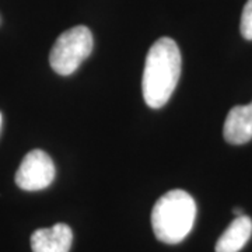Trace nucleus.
Here are the masks:
<instances>
[{
    "label": "nucleus",
    "mask_w": 252,
    "mask_h": 252,
    "mask_svg": "<svg viewBox=\"0 0 252 252\" xmlns=\"http://www.w3.org/2000/svg\"><path fill=\"white\" fill-rule=\"evenodd\" d=\"M55 180V164L42 150H31L26 154L16 172L18 188L35 192L48 188Z\"/></svg>",
    "instance_id": "nucleus-4"
},
{
    "label": "nucleus",
    "mask_w": 252,
    "mask_h": 252,
    "mask_svg": "<svg viewBox=\"0 0 252 252\" xmlns=\"http://www.w3.org/2000/svg\"><path fill=\"white\" fill-rule=\"evenodd\" d=\"M72 243V228L64 223H58L49 228H39L31 235L32 252H69Z\"/></svg>",
    "instance_id": "nucleus-5"
},
{
    "label": "nucleus",
    "mask_w": 252,
    "mask_h": 252,
    "mask_svg": "<svg viewBox=\"0 0 252 252\" xmlns=\"http://www.w3.org/2000/svg\"><path fill=\"white\" fill-rule=\"evenodd\" d=\"M181 52L177 42L162 36L154 42L146 56L142 91L150 108H161L171 98L181 76Z\"/></svg>",
    "instance_id": "nucleus-1"
},
{
    "label": "nucleus",
    "mask_w": 252,
    "mask_h": 252,
    "mask_svg": "<svg viewBox=\"0 0 252 252\" xmlns=\"http://www.w3.org/2000/svg\"><path fill=\"white\" fill-rule=\"evenodd\" d=\"M196 219V203L188 192L174 189L156 202L152 212L154 235L165 244H178L190 233Z\"/></svg>",
    "instance_id": "nucleus-2"
},
{
    "label": "nucleus",
    "mask_w": 252,
    "mask_h": 252,
    "mask_svg": "<svg viewBox=\"0 0 252 252\" xmlns=\"http://www.w3.org/2000/svg\"><path fill=\"white\" fill-rule=\"evenodd\" d=\"M93 45V34L86 26H76L64 31L51 49V67L61 76H70L90 56Z\"/></svg>",
    "instance_id": "nucleus-3"
},
{
    "label": "nucleus",
    "mask_w": 252,
    "mask_h": 252,
    "mask_svg": "<svg viewBox=\"0 0 252 252\" xmlns=\"http://www.w3.org/2000/svg\"><path fill=\"white\" fill-rule=\"evenodd\" d=\"M224 139L231 144L248 143L252 139V101L230 109L223 126Z\"/></svg>",
    "instance_id": "nucleus-6"
},
{
    "label": "nucleus",
    "mask_w": 252,
    "mask_h": 252,
    "mask_svg": "<svg viewBox=\"0 0 252 252\" xmlns=\"http://www.w3.org/2000/svg\"><path fill=\"white\" fill-rule=\"evenodd\" d=\"M240 30L245 39L252 41V0H248L244 6Z\"/></svg>",
    "instance_id": "nucleus-8"
},
{
    "label": "nucleus",
    "mask_w": 252,
    "mask_h": 252,
    "mask_svg": "<svg viewBox=\"0 0 252 252\" xmlns=\"http://www.w3.org/2000/svg\"><path fill=\"white\" fill-rule=\"evenodd\" d=\"M252 235V220L248 216H238L220 235L216 243V252H240Z\"/></svg>",
    "instance_id": "nucleus-7"
},
{
    "label": "nucleus",
    "mask_w": 252,
    "mask_h": 252,
    "mask_svg": "<svg viewBox=\"0 0 252 252\" xmlns=\"http://www.w3.org/2000/svg\"><path fill=\"white\" fill-rule=\"evenodd\" d=\"M0 126H1V114H0Z\"/></svg>",
    "instance_id": "nucleus-9"
}]
</instances>
